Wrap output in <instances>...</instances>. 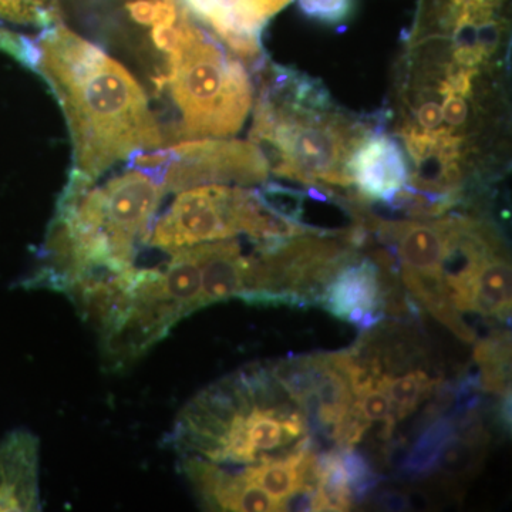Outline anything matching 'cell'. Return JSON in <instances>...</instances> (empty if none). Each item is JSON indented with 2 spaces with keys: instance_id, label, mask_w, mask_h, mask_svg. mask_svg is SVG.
Returning <instances> with one entry per match:
<instances>
[{
  "instance_id": "15",
  "label": "cell",
  "mask_w": 512,
  "mask_h": 512,
  "mask_svg": "<svg viewBox=\"0 0 512 512\" xmlns=\"http://www.w3.org/2000/svg\"><path fill=\"white\" fill-rule=\"evenodd\" d=\"M512 274L510 256L505 247L485 255L466 281L451 293V305L460 313L510 322Z\"/></svg>"
},
{
  "instance_id": "21",
  "label": "cell",
  "mask_w": 512,
  "mask_h": 512,
  "mask_svg": "<svg viewBox=\"0 0 512 512\" xmlns=\"http://www.w3.org/2000/svg\"><path fill=\"white\" fill-rule=\"evenodd\" d=\"M458 416H444L434 420L416 440L403 461V471L409 476L424 477L439 468L447 448L456 440Z\"/></svg>"
},
{
  "instance_id": "4",
  "label": "cell",
  "mask_w": 512,
  "mask_h": 512,
  "mask_svg": "<svg viewBox=\"0 0 512 512\" xmlns=\"http://www.w3.org/2000/svg\"><path fill=\"white\" fill-rule=\"evenodd\" d=\"M167 89L180 111L181 123L174 137L181 141L238 133L254 103L245 67L229 59L217 40L192 19L168 56L167 74L158 93Z\"/></svg>"
},
{
  "instance_id": "22",
  "label": "cell",
  "mask_w": 512,
  "mask_h": 512,
  "mask_svg": "<svg viewBox=\"0 0 512 512\" xmlns=\"http://www.w3.org/2000/svg\"><path fill=\"white\" fill-rule=\"evenodd\" d=\"M165 293L184 315L205 308L202 301L201 271L191 248L173 252V259L163 272Z\"/></svg>"
},
{
  "instance_id": "18",
  "label": "cell",
  "mask_w": 512,
  "mask_h": 512,
  "mask_svg": "<svg viewBox=\"0 0 512 512\" xmlns=\"http://www.w3.org/2000/svg\"><path fill=\"white\" fill-rule=\"evenodd\" d=\"M190 248L200 266L205 306L241 296L245 288L248 256L242 255L237 241L221 239Z\"/></svg>"
},
{
  "instance_id": "16",
  "label": "cell",
  "mask_w": 512,
  "mask_h": 512,
  "mask_svg": "<svg viewBox=\"0 0 512 512\" xmlns=\"http://www.w3.org/2000/svg\"><path fill=\"white\" fill-rule=\"evenodd\" d=\"M40 510L39 440L25 429L0 441V512Z\"/></svg>"
},
{
  "instance_id": "28",
  "label": "cell",
  "mask_w": 512,
  "mask_h": 512,
  "mask_svg": "<svg viewBox=\"0 0 512 512\" xmlns=\"http://www.w3.org/2000/svg\"><path fill=\"white\" fill-rule=\"evenodd\" d=\"M353 412L359 414L369 423H382L387 433L393 434L396 427L392 403L380 387L367 390L366 393L356 396L352 404Z\"/></svg>"
},
{
  "instance_id": "30",
  "label": "cell",
  "mask_w": 512,
  "mask_h": 512,
  "mask_svg": "<svg viewBox=\"0 0 512 512\" xmlns=\"http://www.w3.org/2000/svg\"><path fill=\"white\" fill-rule=\"evenodd\" d=\"M504 0H446V10L451 22L457 18H484L497 15Z\"/></svg>"
},
{
  "instance_id": "8",
  "label": "cell",
  "mask_w": 512,
  "mask_h": 512,
  "mask_svg": "<svg viewBox=\"0 0 512 512\" xmlns=\"http://www.w3.org/2000/svg\"><path fill=\"white\" fill-rule=\"evenodd\" d=\"M245 188L201 185L181 191L148 234L151 247L165 252L237 237Z\"/></svg>"
},
{
  "instance_id": "24",
  "label": "cell",
  "mask_w": 512,
  "mask_h": 512,
  "mask_svg": "<svg viewBox=\"0 0 512 512\" xmlns=\"http://www.w3.org/2000/svg\"><path fill=\"white\" fill-rule=\"evenodd\" d=\"M460 201L461 197L457 195L421 191L406 184L392 200L384 205L390 210L403 212L407 217L416 218V220H433L456 207Z\"/></svg>"
},
{
  "instance_id": "23",
  "label": "cell",
  "mask_w": 512,
  "mask_h": 512,
  "mask_svg": "<svg viewBox=\"0 0 512 512\" xmlns=\"http://www.w3.org/2000/svg\"><path fill=\"white\" fill-rule=\"evenodd\" d=\"M440 384V379H434L423 369H413L404 375H384L377 387L387 394L394 419L400 421L409 417L431 394L439 392Z\"/></svg>"
},
{
  "instance_id": "26",
  "label": "cell",
  "mask_w": 512,
  "mask_h": 512,
  "mask_svg": "<svg viewBox=\"0 0 512 512\" xmlns=\"http://www.w3.org/2000/svg\"><path fill=\"white\" fill-rule=\"evenodd\" d=\"M259 200L265 207L278 214L285 220L305 224L303 222V205L308 194L298 188L285 187L278 183H262V187L255 190Z\"/></svg>"
},
{
  "instance_id": "29",
  "label": "cell",
  "mask_w": 512,
  "mask_h": 512,
  "mask_svg": "<svg viewBox=\"0 0 512 512\" xmlns=\"http://www.w3.org/2000/svg\"><path fill=\"white\" fill-rule=\"evenodd\" d=\"M298 3L306 18L336 26L345 23L352 15L355 0H298Z\"/></svg>"
},
{
  "instance_id": "3",
  "label": "cell",
  "mask_w": 512,
  "mask_h": 512,
  "mask_svg": "<svg viewBox=\"0 0 512 512\" xmlns=\"http://www.w3.org/2000/svg\"><path fill=\"white\" fill-rule=\"evenodd\" d=\"M372 124L338 110H303L259 94L249 141L261 148L269 171L311 187H352L346 164Z\"/></svg>"
},
{
  "instance_id": "1",
  "label": "cell",
  "mask_w": 512,
  "mask_h": 512,
  "mask_svg": "<svg viewBox=\"0 0 512 512\" xmlns=\"http://www.w3.org/2000/svg\"><path fill=\"white\" fill-rule=\"evenodd\" d=\"M33 70L62 107L73 144V173L90 181L164 136L147 94L126 67L76 30L57 22L35 40Z\"/></svg>"
},
{
  "instance_id": "20",
  "label": "cell",
  "mask_w": 512,
  "mask_h": 512,
  "mask_svg": "<svg viewBox=\"0 0 512 512\" xmlns=\"http://www.w3.org/2000/svg\"><path fill=\"white\" fill-rule=\"evenodd\" d=\"M355 503L339 450L316 456L311 511H349Z\"/></svg>"
},
{
  "instance_id": "31",
  "label": "cell",
  "mask_w": 512,
  "mask_h": 512,
  "mask_svg": "<svg viewBox=\"0 0 512 512\" xmlns=\"http://www.w3.org/2000/svg\"><path fill=\"white\" fill-rule=\"evenodd\" d=\"M258 15L268 22L272 16L285 9L292 0H251Z\"/></svg>"
},
{
  "instance_id": "19",
  "label": "cell",
  "mask_w": 512,
  "mask_h": 512,
  "mask_svg": "<svg viewBox=\"0 0 512 512\" xmlns=\"http://www.w3.org/2000/svg\"><path fill=\"white\" fill-rule=\"evenodd\" d=\"M478 389L511 397V333L497 330L478 340L474 349Z\"/></svg>"
},
{
  "instance_id": "13",
  "label": "cell",
  "mask_w": 512,
  "mask_h": 512,
  "mask_svg": "<svg viewBox=\"0 0 512 512\" xmlns=\"http://www.w3.org/2000/svg\"><path fill=\"white\" fill-rule=\"evenodd\" d=\"M181 467L201 504L208 510L284 511L278 501L248 481L241 471L225 470L221 464L197 456H185Z\"/></svg>"
},
{
  "instance_id": "12",
  "label": "cell",
  "mask_w": 512,
  "mask_h": 512,
  "mask_svg": "<svg viewBox=\"0 0 512 512\" xmlns=\"http://www.w3.org/2000/svg\"><path fill=\"white\" fill-rule=\"evenodd\" d=\"M396 276L375 259L359 256L333 276L319 305L335 318L357 326L366 313H384L386 295L397 284Z\"/></svg>"
},
{
  "instance_id": "32",
  "label": "cell",
  "mask_w": 512,
  "mask_h": 512,
  "mask_svg": "<svg viewBox=\"0 0 512 512\" xmlns=\"http://www.w3.org/2000/svg\"><path fill=\"white\" fill-rule=\"evenodd\" d=\"M9 36V29L0 28V46H2V43L5 42L6 37Z\"/></svg>"
},
{
  "instance_id": "7",
  "label": "cell",
  "mask_w": 512,
  "mask_h": 512,
  "mask_svg": "<svg viewBox=\"0 0 512 512\" xmlns=\"http://www.w3.org/2000/svg\"><path fill=\"white\" fill-rule=\"evenodd\" d=\"M164 192L160 181L138 168L94 187L93 244L111 266L134 268L137 242L147 241Z\"/></svg>"
},
{
  "instance_id": "27",
  "label": "cell",
  "mask_w": 512,
  "mask_h": 512,
  "mask_svg": "<svg viewBox=\"0 0 512 512\" xmlns=\"http://www.w3.org/2000/svg\"><path fill=\"white\" fill-rule=\"evenodd\" d=\"M355 501L363 500L380 481L369 461L355 447L338 448Z\"/></svg>"
},
{
  "instance_id": "25",
  "label": "cell",
  "mask_w": 512,
  "mask_h": 512,
  "mask_svg": "<svg viewBox=\"0 0 512 512\" xmlns=\"http://www.w3.org/2000/svg\"><path fill=\"white\" fill-rule=\"evenodd\" d=\"M0 23L42 28L57 23L55 0H0Z\"/></svg>"
},
{
  "instance_id": "5",
  "label": "cell",
  "mask_w": 512,
  "mask_h": 512,
  "mask_svg": "<svg viewBox=\"0 0 512 512\" xmlns=\"http://www.w3.org/2000/svg\"><path fill=\"white\" fill-rule=\"evenodd\" d=\"M359 256L349 229L259 244L256 254L248 256L245 288L239 299L264 306L319 305L333 276Z\"/></svg>"
},
{
  "instance_id": "10",
  "label": "cell",
  "mask_w": 512,
  "mask_h": 512,
  "mask_svg": "<svg viewBox=\"0 0 512 512\" xmlns=\"http://www.w3.org/2000/svg\"><path fill=\"white\" fill-rule=\"evenodd\" d=\"M269 367L305 412L311 431L332 440L355 396L348 379L333 365L329 353L292 356Z\"/></svg>"
},
{
  "instance_id": "14",
  "label": "cell",
  "mask_w": 512,
  "mask_h": 512,
  "mask_svg": "<svg viewBox=\"0 0 512 512\" xmlns=\"http://www.w3.org/2000/svg\"><path fill=\"white\" fill-rule=\"evenodd\" d=\"M138 269L99 268L66 289L84 322L97 332L109 330L128 311L134 299Z\"/></svg>"
},
{
  "instance_id": "6",
  "label": "cell",
  "mask_w": 512,
  "mask_h": 512,
  "mask_svg": "<svg viewBox=\"0 0 512 512\" xmlns=\"http://www.w3.org/2000/svg\"><path fill=\"white\" fill-rule=\"evenodd\" d=\"M134 167L181 192L201 185H256L268 180L269 165L252 141L195 138L168 148L137 153Z\"/></svg>"
},
{
  "instance_id": "2",
  "label": "cell",
  "mask_w": 512,
  "mask_h": 512,
  "mask_svg": "<svg viewBox=\"0 0 512 512\" xmlns=\"http://www.w3.org/2000/svg\"><path fill=\"white\" fill-rule=\"evenodd\" d=\"M311 439L308 417L269 365L247 367L202 390L184 407L171 436L185 456L221 466L275 460Z\"/></svg>"
},
{
  "instance_id": "9",
  "label": "cell",
  "mask_w": 512,
  "mask_h": 512,
  "mask_svg": "<svg viewBox=\"0 0 512 512\" xmlns=\"http://www.w3.org/2000/svg\"><path fill=\"white\" fill-rule=\"evenodd\" d=\"M183 318V311L165 293L163 272L138 269L133 303L100 335L107 369L121 370L136 362Z\"/></svg>"
},
{
  "instance_id": "17",
  "label": "cell",
  "mask_w": 512,
  "mask_h": 512,
  "mask_svg": "<svg viewBox=\"0 0 512 512\" xmlns=\"http://www.w3.org/2000/svg\"><path fill=\"white\" fill-rule=\"evenodd\" d=\"M313 439L306 441L288 456L262 461L242 468L248 481L271 495L282 508L289 510L293 501L315 488L316 454Z\"/></svg>"
},
{
  "instance_id": "11",
  "label": "cell",
  "mask_w": 512,
  "mask_h": 512,
  "mask_svg": "<svg viewBox=\"0 0 512 512\" xmlns=\"http://www.w3.org/2000/svg\"><path fill=\"white\" fill-rule=\"evenodd\" d=\"M346 171L360 202L387 204L407 184L410 170L402 144L375 128L353 148Z\"/></svg>"
}]
</instances>
